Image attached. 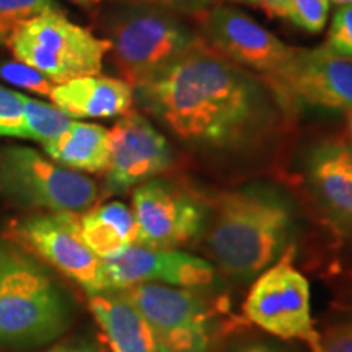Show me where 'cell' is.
<instances>
[{
    "instance_id": "34",
    "label": "cell",
    "mask_w": 352,
    "mask_h": 352,
    "mask_svg": "<svg viewBox=\"0 0 352 352\" xmlns=\"http://www.w3.org/2000/svg\"><path fill=\"white\" fill-rule=\"evenodd\" d=\"M347 126H349V132H351V135H352V111L349 113V121H347Z\"/></svg>"
},
{
    "instance_id": "28",
    "label": "cell",
    "mask_w": 352,
    "mask_h": 352,
    "mask_svg": "<svg viewBox=\"0 0 352 352\" xmlns=\"http://www.w3.org/2000/svg\"><path fill=\"white\" fill-rule=\"evenodd\" d=\"M253 6L261 7L272 16H279V19H287V0H250Z\"/></svg>"
},
{
    "instance_id": "27",
    "label": "cell",
    "mask_w": 352,
    "mask_h": 352,
    "mask_svg": "<svg viewBox=\"0 0 352 352\" xmlns=\"http://www.w3.org/2000/svg\"><path fill=\"white\" fill-rule=\"evenodd\" d=\"M315 352H352V320L321 336Z\"/></svg>"
},
{
    "instance_id": "30",
    "label": "cell",
    "mask_w": 352,
    "mask_h": 352,
    "mask_svg": "<svg viewBox=\"0 0 352 352\" xmlns=\"http://www.w3.org/2000/svg\"><path fill=\"white\" fill-rule=\"evenodd\" d=\"M236 352H284L274 344H267V342H252V344H246L240 347Z\"/></svg>"
},
{
    "instance_id": "10",
    "label": "cell",
    "mask_w": 352,
    "mask_h": 352,
    "mask_svg": "<svg viewBox=\"0 0 352 352\" xmlns=\"http://www.w3.org/2000/svg\"><path fill=\"white\" fill-rule=\"evenodd\" d=\"M199 15L206 43L230 63L258 74L272 94L296 47L287 46L239 8L215 7Z\"/></svg>"
},
{
    "instance_id": "20",
    "label": "cell",
    "mask_w": 352,
    "mask_h": 352,
    "mask_svg": "<svg viewBox=\"0 0 352 352\" xmlns=\"http://www.w3.org/2000/svg\"><path fill=\"white\" fill-rule=\"evenodd\" d=\"M23 101V139L46 144L59 138L72 124V118L54 104L21 94Z\"/></svg>"
},
{
    "instance_id": "8",
    "label": "cell",
    "mask_w": 352,
    "mask_h": 352,
    "mask_svg": "<svg viewBox=\"0 0 352 352\" xmlns=\"http://www.w3.org/2000/svg\"><path fill=\"white\" fill-rule=\"evenodd\" d=\"M243 314L272 336L305 342L311 352L318 349L321 336L311 318L310 284L294 264V248L254 277Z\"/></svg>"
},
{
    "instance_id": "19",
    "label": "cell",
    "mask_w": 352,
    "mask_h": 352,
    "mask_svg": "<svg viewBox=\"0 0 352 352\" xmlns=\"http://www.w3.org/2000/svg\"><path fill=\"white\" fill-rule=\"evenodd\" d=\"M80 233L96 256L109 259L138 245L139 227L134 210L120 201H111L80 214Z\"/></svg>"
},
{
    "instance_id": "23",
    "label": "cell",
    "mask_w": 352,
    "mask_h": 352,
    "mask_svg": "<svg viewBox=\"0 0 352 352\" xmlns=\"http://www.w3.org/2000/svg\"><path fill=\"white\" fill-rule=\"evenodd\" d=\"M0 77L12 85L23 88V90L34 91V94L50 96L56 83H52L46 76L38 72L36 69L30 67L20 60H8L0 64Z\"/></svg>"
},
{
    "instance_id": "12",
    "label": "cell",
    "mask_w": 352,
    "mask_h": 352,
    "mask_svg": "<svg viewBox=\"0 0 352 352\" xmlns=\"http://www.w3.org/2000/svg\"><path fill=\"white\" fill-rule=\"evenodd\" d=\"M132 210L138 220V245L176 250L204 232L208 210L186 189L153 178L134 188Z\"/></svg>"
},
{
    "instance_id": "24",
    "label": "cell",
    "mask_w": 352,
    "mask_h": 352,
    "mask_svg": "<svg viewBox=\"0 0 352 352\" xmlns=\"http://www.w3.org/2000/svg\"><path fill=\"white\" fill-rule=\"evenodd\" d=\"M0 135L23 139V101L21 94L0 85Z\"/></svg>"
},
{
    "instance_id": "31",
    "label": "cell",
    "mask_w": 352,
    "mask_h": 352,
    "mask_svg": "<svg viewBox=\"0 0 352 352\" xmlns=\"http://www.w3.org/2000/svg\"><path fill=\"white\" fill-rule=\"evenodd\" d=\"M72 2L77 3V6H80V7L90 8V7H95L100 0H72Z\"/></svg>"
},
{
    "instance_id": "17",
    "label": "cell",
    "mask_w": 352,
    "mask_h": 352,
    "mask_svg": "<svg viewBox=\"0 0 352 352\" xmlns=\"http://www.w3.org/2000/svg\"><path fill=\"white\" fill-rule=\"evenodd\" d=\"M87 296L90 311L113 352H160L148 324L122 290Z\"/></svg>"
},
{
    "instance_id": "26",
    "label": "cell",
    "mask_w": 352,
    "mask_h": 352,
    "mask_svg": "<svg viewBox=\"0 0 352 352\" xmlns=\"http://www.w3.org/2000/svg\"><path fill=\"white\" fill-rule=\"evenodd\" d=\"M132 6H152L166 8V10L178 13V15H199L204 12V0H121Z\"/></svg>"
},
{
    "instance_id": "21",
    "label": "cell",
    "mask_w": 352,
    "mask_h": 352,
    "mask_svg": "<svg viewBox=\"0 0 352 352\" xmlns=\"http://www.w3.org/2000/svg\"><path fill=\"white\" fill-rule=\"evenodd\" d=\"M57 8L56 0H0V46H8L26 21Z\"/></svg>"
},
{
    "instance_id": "32",
    "label": "cell",
    "mask_w": 352,
    "mask_h": 352,
    "mask_svg": "<svg viewBox=\"0 0 352 352\" xmlns=\"http://www.w3.org/2000/svg\"><path fill=\"white\" fill-rule=\"evenodd\" d=\"M334 3L338 7H344V6H352V0H329V3Z\"/></svg>"
},
{
    "instance_id": "29",
    "label": "cell",
    "mask_w": 352,
    "mask_h": 352,
    "mask_svg": "<svg viewBox=\"0 0 352 352\" xmlns=\"http://www.w3.org/2000/svg\"><path fill=\"white\" fill-rule=\"evenodd\" d=\"M47 352H100L94 344L85 341H76V342H63V344L54 346Z\"/></svg>"
},
{
    "instance_id": "22",
    "label": "cell",
    "mask_w": 352,
    "mask_h": 352,
    "mask_svg": "<svg viewBox=\"0 0 352 352\" xmlns=\"http://www.w3.org/2000/svg\"><path fill=\"white\" fill-rule=\"evenodd\" d=\"M287 20L308 33H321L329 15V0H287Z\"/></svg>"
},
{
    "instance_id": "2",
    "label": "cell",
    "mask_w": 352,
    "mask_h": 352,
    "mask_svg": "<svg viewBox=\"0 0 352 352\" xmlns=\"http://www.w3.org/2000/svg\"><path fill=\"white\" fill-rule=\"evenodd\" d=\"M297 215L289 196L267 184L227 191L206 222V245L220 271L250 280L292 248Z\"/></svg>"
},
{
    "instance_id": "3",
    "label": "cell",
    "mask_w": 352,
    "mask_h": 352,
    "mask_svg": "<svg viewBox=\"0 0 352 352\" xmlns=\"http://www.w3.org/2000/svg\"><path fill=\"white\" fill-rule=\"evenodd\" d=\"M72 320V303L50 271L20 246L0 243V349L50 344Z\"/></svg>"
},
{
    "instance_id": "4",
    "label": "cell",
    "mask_w": 352,
    "mask_h": 352,
    "mask_svg": "<svg viewBox=\"0 0 352 352\" xmlns=\"http://www.w3.org/2000/svg\"><path fill=\"white\" fill-rule=\"evenodd\" d=\"M104 28L114 69L132 90L155 78L202 39L178 13L152 6L116 8Z\"/></svg>"
},
{
    "instance_id": "25",
    "label": "cell",
    "mask_w": 352,
    "mask_h": 352,
    "mask_svg": "<svg viewBox=\"0 0 352 352\" xmlns=\"http://www.w3.org/2000/svg\"><path fill=\"white\" fill-rule=\"evenodd\" d=\"M327 46L336 54L352 59V6L340 7L333 15Z\"/></svg>"
},
{
    "instance_id": "5",
    "label": "cell",
    "mask_w": 352,
    "mask_h": 352,
    "mask_svg": "<svg viewBox=\"0 0 352 352\" xmlns=\"http://www.w3.org/2000/svg\"><path fill=\"white\" fill-rule=\"evenodd\" d=\"M0 196L21 209L82 214L100 199L98 184L23 145L0 148Z\"/></svg>"
},
{
    "instance_id": "14",
    "label": "cell",
    "mask_w": 352,
    "mask_h": 352,
    "mask_svg": "<svg viewBox=\"0 0 352 352\" xmlns=\"http://www.w3.org/2000/svg\"><path fill=\"white\" fill-rule=\"evenodd\" d=\"M103 263L111 290H122L138 284H164L199 290L215 279L212 264L179 250L132 245L116 256L103 259Z\"/></svg>"
},
{
    "instance_id": "18",
    "label": "cell",
    "mask_w": 352,
    "mask_h": 352,
    "mask_svg": "<svg viewBox=\"0 0 352 352\" xmlns=\"http://www.w3.org/2000/svg\"><path fill=\"white\" fill-rule=\"evenodd\" d=\"M43 151L65 168L80 173H103L109 160V131L100 124L72 121L59 138L43 144Z\"/></svg>"
},
{
    "instance_id": "16",
    "label": "cell",
    "mask_w": 352,
    "mask_h": 352,
    "mask_svg": "<svg viewBox=\"0 0 352 352\" xmlns=\"http://www.w3.org/2000/svg\"><path fill=\"white\" fill-rule=\"evenodd\" d=\"M50 98L70 118L108 120L131 111L134 90L121 78L90 76L56 85Z\"/></svg>"
},
{
    "instance_id": "6",
    "label": "cell",
    "mask_w": 352,
    "mask_h": 352,
    "mask_svg": "<svg viewBox=\"0 0 352 352\" xmlns=\"http://www.w3.org/2000/svg\"><path fill=\"white\" fill-rule=\"evenodd\" d=\"M8 47L16 60L60 85L100 76L109 41L70 21L63 12L47 10L21 25Z\"/></svg>"
},
{
    "instance_id": "7",
    "label": "cell",
    "mask_w": 352,
    "mask_h": 352,
    "mask_svg": "<svg viewBox=\"0 0 352 352\" xmlns=\"http://www.w3.org/2000/svg\"><path fill=\"white\" fill-rule=\"evenodd\" d=\"M10 243L51 264L87 294L111 290L103 259L88 248L80 233V214L39 212L12 220L6 232Z\"/></svg>"
},
{
    "instance_id": "9",
    "label": "cell",
    "mask_w": 352,
    "mask_h": 352,
    "mask_svg": "<svg viewBox=\"0 0 352 352\" xmlns=\"http://www.w3.org/2000/svg\"><path fill=\"white\" fill-rule=\"evenodd\" d=\"M155 338L160 352H208L212 340V314L197 290L164 284H138L122 289Z\"/></svg>"
},
{
    "instance_id": "11",
    "label": "cell",
    "mask_w": 352,
    "mask_h": 352,
    "mask_svg": "<svg viewBox=\"0 0 352 352\" xmlns=\"http://www.w3.org/2000/svg\"><path fill=\"white\" fill-rule=\"evenodd\" d=\"M284 111L298 107L352 111V59L333 52L327 44L294 50L283 77L272 91Z\"/></svg>"
},
{
    "instance_id": "15",
    "label": "cell",
    "mask_w": 352,
    "mask_h": 352,
    "mask_svg": "<svg viewBox=\"0 0 352 352\" xmlns=\"http://www.w3.org/2000/svg\"><path fill=\"white\" fill-rule=\"evenodd\" d=\"M305 179L329 222L352 233V144L329 140L316 145L307 157Z\"/></svg>"
},
{
    "instance_id": "13",
    "label": "cell",
    "mask_w": 352,
    "mask_h": 352,
    "mask_svg": "<svg viewBox=\"0 0 352 352\" xmlns=\"http://www.w3.org/2000/svg\"><path fill=\"white\" fill-rule=\"evenodd\" d=\"M173 164L168 140L147 118L127 113L109 131L107 192L129 191L164 173Z\"/></svg>"
},
{
    "instance_id": "33",
    "label": "cell",
    "mask_w": 352,
    "mask_h": 352,
    "mask_svg": "<svg viewBox=\"0 0 352 352\" xmlns=\"http://www.w3.org/2000/svg\"><path fill=\"white\" fill-rule=\"evenodd\" d=\"M214 2V0H204V3L208 6V3ZM233 2H243V3H250V0H233Z\"/></svg>"
},
{
    "instance_id": "1",
    "label": "cell",
    "mask_w": 352,
    "mask_h": 352,
    "mask_svg": "<svg viewBox=\"0 0 352 352\" xmlns=\"http://www.w3.org/2000/svg\"><path fill=\"white\" fill-rule=\"evenodd\" d=\"M140 107L184 142L227 147L270 121L266 88L204 39L134 90Z\"/></svg>"
}]
</instances>
